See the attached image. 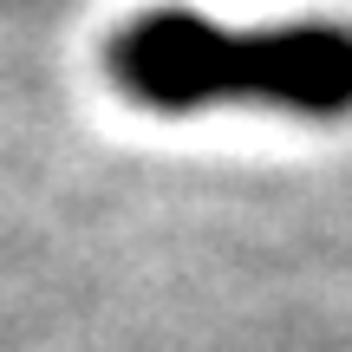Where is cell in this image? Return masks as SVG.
I'll return each instance as SVG.
<instances>
[{
  "label": "cell",
  "instance_id": "cell-1",
  "mask_svg": "<svg viewBox=\"0 0 352 352\" xmlns=\"http://www.w3.org/2000/svg\"><path fill=\"white\" fill-rule=\"evenodd\" d=\"M104 72L144 111H209V104H274L294 118H352V26L287 20L235 26L196 7H144L104 46Z\"/></svg>",
  "mask_w": 352,
  "mask_h": 352
}]
</instances>
